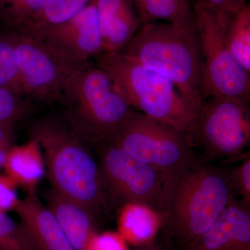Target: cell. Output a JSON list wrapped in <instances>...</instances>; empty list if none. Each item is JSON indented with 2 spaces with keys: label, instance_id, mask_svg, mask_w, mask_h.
Instances as JSON below:
<instances>
[{
  "label": "cell",
  "instance_id": "484cf974",
  "mask_svg": "<svg viewBox=\"0 0 250 250\" xmlns=\"http://www.w3.org/2000/svg\"><path fill=\"white\" fill-rule=\"evenodd\" d=\"M16 187L6 174H0V210L6 212L15 209L20 200Z\"/></svg>",
  "mask_w": 250,
  "mask_h": 250
},
{
  "label": "cell",
  "instance_id": "4dcf8cb0",
  "mask_svg": "<svg viewBox=\"0 0 250 250\" xmlns=\"http://www.w3.org/2000/svg\"></svg>",
  "mask_w": 250,
  "mask_h": 250
},
{
  "label": "cell",
  "instance_id": "603a6c76",
  "mask_svg": "<svg viewBox=\"0 0 250 250\" xmlns=\"http://www.w3.org/2000/svg\"><path fill=\"white\" fill-rule=\"evenodd\" d=\"M0 250H41L22 223H18L0 210Z\"/></svg>",
  "mask_w": 250,
  "mask_h": 250
},
{
  "label": "cell",
  "instance_id": "9a60e30c",
  "mask_svg": "<svg viewBox=\"0 0 250 250\" xmlns=\"http://www.w3.org/2000/svg\"><path fill=\"white\" fill-rule=\"evenodd\" d=\"M49 209L55 215L75 250H89L96 235L95 218L80 204L72 201L51 188L46 194Z\"/></svg>",
  "mask_w": 250,
  "mask_h": 250
},
{
  "label": "cell",
  "instance_id": "d4e9b609",
  "mask_svg": "<svg viewBox=\"0 0 250 250\" xmlns=\"http://www.w3.org/2000/svg\"><path fill=\"white\" fill-rule=\"evenodd\" d=\"M231 179L235 194L243 198L242 201L250 204V156H246L236 168L231 170Z\"/></svg>",
  "mask_w": 250,
  "mask_h": 250
},
{
  "label": "cell",
  "instance_id": "3957f363",
  "mask_svg": "<svg viewBox=\"0 0 250 250\" xmlns=\"http://www.w3.org/2000/svg\"><path fill=\"white\" fill-rule=\"evenodd\" d=\"M231 170L197 161L168 176L161 218L190 236H200L235 199Z\"/></svg>",
  "mask_w": 250,
  "mask_h": 250
},
{
  "label": "cell",
  "instance_id": "9c48e42d",
  "mask_svg": "<svg viewBox=\"0 0 250 250\" xmlns=\"http://www.w3.org/2000/svg\"><path fill=\"white\" fill-rule=\"evenodd\" d=\"M96 147L100 170L115 201L144 206L162 217L168 176L136 160L111 139Z\"/></svg>",
  "mask_w": 250,
  "mask_h": 250
},
{
  "label": "cell",
  "instance_id": "277c9868",
  "mask_svg": "<svg viewBox=\"0 0 250 250\" xmlns=\"http://www.w3.org/2000/svg\"><path fill=\"white\" fill-rule=\"evenodd\" d=\"M60 103L70 129L85 143L96 145L111 139L134 111L107 72L85 67L67 82Z\"/></svg>",
  "mask_w": 250,
  "mask_h": 250
},
{
  "label": "cell",
  "instance_id": "e0dca14e",
  "mask_svg": "<svg viewBox=\"0 0 250 250\" xmlns=\"http://www.w3.org/2000/svg\"><path fill=\"white\" fill-rule=\"evenodd\" d=\"M143 24L149 22H182L194 19L190 0H132Z\"/></svg>",
  "mask_w": 250,
  "mask_h": 250
},
{
  "label": "cell",
  "instance_id": "ac0fdd59",
  "mask_svg": "<svg viewBox=\"0 0 250 250\" xmlns=\"http://www.w3.org/2000/svg\"><path fill=\"white\" fill-rule=\"evenodd\" d=\"M225 42L230 53L247 72H250V5L233 15L225 31Z\"/></svg>",
  "mask_w": 250,
  "mask_h": 250
},
{
  "label": "cell",
  "instance_id": "6da1fadb",
  "mask_svg": "<svg viewBox=\"0 0 250 250\" xmlns=\"http://www.w3.org/2000/svg\"><path fill=\"white\" fill-rule=\"evenodd\" d=\"M28 134L39 143L52 188L80 204L96 219L116 203L108 190L98 159L63 118L47 116L29 125Z\"/></svg>",
  "mask_w": 250,
  "mask_h": 250
},
{
  "label": "cell",
  "instance_id": "cb8c5ba5",
  "mask_svg": "<svg viewBox=\"0 0 250 250\" xmlns=\"http://www.w3.org/2000/svg\"><path fill=\"white\" fill-rule=\"evenodd\" d=\"M32 110V104L29 99L0 88V124H16L29 117Z\"/></svg>",
  "mask_w": 250,
  "mask_h": 250
},
{
  "label": "cell",
  "instance_id": "30bf717a",
  "mask_svg": "<svg viewBox=\"0 0 250 250\" xmlns=\"http://www.w3.org/2000/svg\"><path fill=\"white\" fill-rule=\"evenodd\" d=\"M17 54L26 98L47 104L60 103L67 82L88 65L62 58L27 34L9 31Z\"/></svg>",
  "mask_w": 250,
  "mask_h": 250
},
{
  "label": "cell",
  "instance_id": "f1b7e54d",
  "mask_svg": "<svg viewBox=\"0 0 250 250\" xmlns=\"http://www.w3.org/2000/svg\"><path fill=\"white\" fill-rule=\"evenodd\" d=\"M16 124H0V148L13 147L16 146Z\"/></svg>",
  "mask_w": 250,
  "mask_h": 250
},
{
  "label": "cell",
  "instance_id": "8fae6325",
  "mask_svg": "<svg viewBox=\"0 0 250 250\" xmlns=\"http://www.w3.org/2000/svg\"><path fill=\"white\" fill-rule=\"evenodd\" d=\"M30 36L62 58L90 65V59L103 52L97 0L66 22Z\"/></svg>",
  "mask_w": 250,
  "mask_h": 250
},
{
  "label": "cell",
  "instance_id": "7c38bea8",
  "mask_svg": "<svg viewBox=\"0 0 250 250\" xmlns=\"http://www.w3.org/2000/svg\"><path fill=\"white\" fill-rule=\"evenodd\" d=\"M103 53L119 52L137 33L139 18L132 0H97Z\"/></svg>",
  "mask_w": 250,
  "mask_h": 250
},
{
  "label": "cell",
  "instance_id": "7402d4cb",
  "mask_svg": "<svg viewBox=\"0 0 250 250\" xmlns=\"http://www.w3.org/2000/svg\"><path fill=\"white\" fill-rule=\"evenodd\" d=\"M0 88L26 98L16 49L8 32L0 34Z\"/></svg>",
  "mask_w": 250,
  "mask_h": 250
},
{
  "label": "cell",
  "instance_id": "d6986e66",
  "mask_svg": "<svg viewBox=\"0 0 250 250\" xmlns=\"http://www.w3.org/2000/svg\"><path fill=\"white\" fill-rule=\"evenodd\" d=\"M161 218L160 215L147 207L127 204L122 212V231L132 241H147L155 233Z\"/></svg>",
  "mask_w": 250,
  "mask_h": 250
},
{
  "label": "cell",
  "instance_id": "52a82bcc",
  "mask_svg": "<svg viewBox=\"0 0 250 250\" xmlns=\"http://www.w3.org/2000/svg\"><path fill=\"white\" fill-rule=\"evenodd\" d=\"M250 102L215 97L204 100L198 114L188 130V140L202 161L236 159L250 143Z\"/></svg>",
  "mask_w": 250,
  "mask_h": 250
},
{
  "label": "cell",
  "instance_id": "8992f818",
  "mask_svg": "<svg viewBox=\"0 0 250 250\" xmlns=\"http://www.w3.org/2000/svg\"><path fill=\"white\" fill-rule=\"evenodd\" d=\"M193 14L201 49L202 99L226 97L250 102V73L233 58L225 42L233 16L199 0L193 5Z\"/></svg>",
  "mask_w": 250,
  "mask_h": 250
},
{
  "label": "cell",
  "instance_id": "4fadbf2b",
  "mask_svg": "<svg viewBox=\"0 0 250 250\" xmlns=\"http://www.w3.org/2000/svg\"><path fill=\"white\" fill-rule=\"evenodd\" d=\"M14 210L41 250H75L55 215L41 201L36 191L27 192Z\"/></svg>",
  "mask_w": 250,
  "mask_h": 250
},
{
  "label": "cell",
  "instance_id": "ffe728a7",
  "mask_svg": "<svg viewBox=\"0 0 250 250\" xmlns=\"http://www.w3.org/2000/svg\"><path fill=\"white\" fill-rule=\"evenodd\" d=\"M50 0H0V20L11 31L24 32L42 14Z\"/></svg>",
  "mask_w": 250,
  "mask_h": 250
},
{
  "label": "cell",
  "instance_id": "7a4b0ae2",
  "mask_svg": "<svg viewBox=\"0 0 250 250\" xmlns=\"http://www.w3.org/2000/svg\"><path fill=\"white\" fill-rule=\"evenodd\" d=\"M119 52L167 77L187 100L201 107V49L194 19L143 24Z\"/></svg>",
  "mask_w": 250,
  "mask_h": 250
},
{
  "label": "cell",
  "instance_id": "4316f807",
  "mask_svg": "<svg viewBox=\"0 0 250 250\" xmlns=\"http://www.w3.org/2000/svg\"><path fill=\"white\" fill-rule=\"evenodd\" d=\"M89 250H125L121 238L113 233L95 236Z\"/></svg>",
  "mask_w": 250,
  "mask_h": 250
},
{
  "label": "cell",
  "instance_id": "2e32d148",
  "mask_svg": "<svg viewBox=\"0 0 250 250\" xmlns=\"http://www.w3.org/2000/svg\"><path fill=\"white\" fill-rule=\"evenodd\" d=\"M43 154L39 143L30 139L22 146L10 149L4 167L5 174L16 185L27 192L36 191V187L45 172Z\"/></svg>",
  "mask_w": 250,
  "mask_h": 250
},
{
  "label": "cell",
  "instance_id": "44dd1931",
  "mask_svg": "<svg viewBox=\"0 0 250 250\" xmlns=\"http://www.w3.org/2000/svg\"><path fill=\"white\" fill-rule=\"evenodd\" d=\"M92 0H50L42 14L24 31L34 35L48 28L66 22L80 14Z\"/></svg>",
  "mask_w": 250,
  "mask_h": 250
},
{
  "label": "cell",
  "instance_id": "83f0119b",
  "mask_svg": "<svg viewBox=\"0 0 250 250\" xmlns=\"http://www.w3.org/2000/svg\"><path fill=\"white\" fill-rule=\"evenodd\" d=\"M212 9L233 16L248 4V0H199Z\"/></svg>",
  "mask_w": 250,
  "mask_h": 250
},
{
  "label": "cell",
  "instance_id": "ba28073f",
  "mask_svg": "<svg viewBox=\"0 0 250 250\" xmlns=\"http://www.w3.org/2000/svg\"><path fill=\"white\" fill-rule=\"evenodd\" d=\"M110 139L167 176L200 161L185 133L136 111Z\"/></svg>",
  "mask_w": 250,
  "mask_h": 250
},
{
  "label": "cell",
  "instance_id": "f546056e",
  "mask_svg": "<svg viewBox=\"0 0 250 250\" xmlns=\"http://www.w3.org/2000/svg\"><path fill=\"white\" fill-rule=\"evenodd\" d=\"M11 148L12 147L0 148V170L4 169L8 154Z\"/></svg>",
  "mask_w": 250,
  "mask_h": 250
},
{
  "label": "cell",
  "instance_id": "5bb4252c",
  "mask_svg": "<svg viewBox=\"0 0 250 250\" xmlns=\"http://www.w3.org/2000/svg\"><path fill=\"white\" fill-rule=\"evenodd\" d=\"M204 250H225L250 242V204L234 200L214 225L200 236Z\"/></svg>",
  "mask_w": 250,
  "mask_h": 250
},
{
  "label": "cell",
  "instance_id": "5b68a950",
  "mask_svg": "<svg viewBox=\"0 0 250 250\" xmlns=\"http://www.w3.org/2000/svg\"><path fill=\"white\" fill-rule=\"evenodd\" d=\"M134 111L187 133L200 108L190 103L167 77L120 52L95 57Z\"/></svg>",
  "mask_w": 250,
  "mask_h": 250
}]
</instances>
